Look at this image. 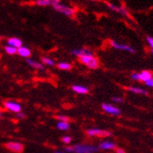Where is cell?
<instances>
[{
  "instance_id": "1",
  "label": "cell",
  "mask_w": 153,
  "mask_h": 153,
  "mask_svg": "<svg viewBox=\"0 0 153 153\" xmlns=\"http://www.w3.org/2000/svg\"><path fill=\"white\" fill-rule=\"evenodd\" d=\"M65 150L67 152H74V153H94L98 151V148L93 147L89 145H83V144H76L72 147L65 148Z\"/></svg>"
},
{
  "instance_id": "2",
  "label": "cell",
  "mask_w": 153,
  "mask_h": 153,
  "mask_svg": "<svg viewBox=\"0 0 153 153\" xmlns=\"http://www.w3.org/2000/svg\"><path fill=\"white\" fill-rule=\"evenodd\" d=\"M79 61L81 62L82 64L88 66L89 69H92V70H95V69H98L99 68V60L96 56H83L81 57H79Z\"/></svg>"
},
{
  "instance_id": "3",
  "label": "cell",
  "mask_w": 153,
  "mask_h": 153,
  "mask_svg": "<svg viewBox=\"0 0 153 153\" xmlns=\"http://www.w3.org/2000/svg\"><path fill=\"white\" fill-rule=\"evenodd\" d=\"M53 8H54L56 11L60 12V13H62V14H64L66 16H69V17H72L75 13V10L74 9L70 8V7H68V6L62 5L60 3L54 6Z\"/></svg>"
},
{
  "instance_id": "4",
  "label": "cell",
  "mask_w": 153,
  "mask_h": 153,
  "mask_svg": "<svg viewBox=\"0 0 153 153\" xmlns=\"http://www.w3.org/2000/svg\"><path fill=\"white\" fill-rule=\"evenodd\" d=\"M4 147L13 153H22L25 149L24 145L19 142H8L4 145Z\"/></svg>"
},
{
  "instance_id": "5",
  "label": "cell",
  "mask_w": 153,
  "mask_h": 153,
  "mask_svg": "<svg viewBox=\"0 0 153 153\" xmlns=\"http://www.w3.org/2000/svg\"><path fill=\"white\" fill-rule=\"evenodd\" d=\"M86 134L88 136H98V137H108L111 136L112 134L108 131L101 130V129H89L86 131Z\"/></svg>"
},
{
  "instance_id": "6",
  "label": "cell",
  "mask_w": 153,
  "mask_h": 153,
  "mask_svg": "<svg viewBox=\"0 0 153 153\" xmlns=\"http://www.w3.org/2000/svg\"><path fill=\"white\" fill-rule=\"evenodd\" d=\"M4 105L5 107L10 110V112H13V113H20L22 110V106L19 102H10V101H6L4 102Z\"/></svg>"
},
{
  "instance_id": "7",
  "label": "cell",
  "mask_w": 153,
  "mask_h": 153,
  "mask_svg": "<svg viewBox=\"0 0 153 153\" xmlns=\"http://www.w3.org/2000/svg\"><path fill=\"white\" fill-rule=\"evenodd\" d=\"M102 108L103 111H105L108 114H111L113 116H119L121 114V111L119 110V108L116 107V106L109 104V103H103L102 105Z\"/></svg>"
},
{
  "instance_id": "8",
  "label": "cell",
  "mask_w": 153,
  "mask_h": 153,
  "mask_svg": "<svg viewBox=\"0 0 153 153\" xmlns=\"http://www.w3.org/2000/svg\"><path fill=\"white\" fill-rule=\"evenodd\" d=\"M110 44L112 47H114L115 49H117V50H124V51H127V52H130V53H135V50L134 48H131V46L129 45H126V44H120V43H117V42L115 41H111L110 42Z\"/></svg>"
},
{
  "instance_id": "9",
  "label": "cell",
  "mask_w": 153,
  "mask_h": 153,
  "mask_svg": "<svg viewBox=\"0 0 153 153\" xmlns=\"http://www.w3.org/2000/svg\"><path fill=\"white\" fill-rule=\"evenodd\" d=\"M71 54L74 56H76L78 57H81L83 56H93L94 54L88 49H85V48H79V49H74L71 50Z\"/></svg>"
},
{
  "instance_id": "10",
  "label": "cell",
  "mask_w": 153,
  "mask_h": 153,
  "mask_svg": "<svg viewBox=\"0 0 153 153\" xmlns=\"http://www.w3.org/2000/svg\"><path fill=\"white\" fill-rule=\"evenodd\" d=\"M107 6H108V8L113 10V11H116L117 13H119V14H121V15H125V16H129V12L128 10H126L125 8H123V7H117L116 5H113L111 3H107Z\"/></svg>"
},
{
  "instance_id": "11",
  "label": "cell",
  "mask_w": 153,
  "mask_h": 153,
  "mask_svg": "<svg viewBox=\"0 0 153 153\" xmlns=\"http://www.w3.org/2000/svg\"><path fill=\"white\" fill-rule=\"evenodd\" d=\"M60 3V0H36L35 4L41 7H45V6H56Z\"/></svg>"
},
{
  "instance_id": "12",
  "label": "cell",
  "mask_w": 153,
  "mask_h": 153,
  "mask_svg": "<svg viewBox=\"0 0 153 153\" xmlns=\"http://www.w3.org/2000/svg\"><path fill=\"white\" fill-rule=\"evenodd\" d=\"M7 42H8V44L10 46H12V47H15L17 49H19L20 47H22L23 46L22 41L18 38H10V39H8V41Z\"/></svg>"
},
{
  "instance_id": "13",
  "label": "cell",
  "mask_w": 153,
  "mask_h": 153,
  "mask_svg": "<svg viewBox=\"0 0 153 153\" xmlns=\"http://www.w3.org/2000/svg\"><path fill=\"white\" fill-rule=\"evenodd\" d=\"M100 149H104V150H109V149H115L117 148V145L111 141H103L100 144Z\"/></svg>"
},
{
  "instance_id": "14",
  "label": "cell",
  "mask_w": 153,
  "mask_h": 153,
  "mask_svg": "<svg viewBox=\"0 0 153 153\" xmlns=\"http://www.w3.org/2000/svg\"><path fill=\"white\" fill-rule=\"evenodd\" d=\"M17 54L22 56V57H25V58H29L31 56V51L27 48V47H25V46H22L20 47L17 51Z\"/></svg>"
},
{
  "instance_id": "15",
  "label": "cell",
  "mask_w": 153,
  "mask_h": 153,
  "mask_svg": "<svg viewBox=\"0 0 153 153\" xmlns=\"http://www.w3.org/2000/svg\"><path fill=\"white\" fill-rule=\"evenodd\" d=\"M153 74L150 71H143L139 74V81H143L144 83L152 78Z\"/></svg>"
},
{
  "instance_id": "16",
  "label": "cell",
  "mask_w": 153,
  "mask_h": 153,
  "mask_svg": "<svg viewBox=\"0 0 153 153\" xmlns=\"http://www.w3.org/2000/svg\"><path fill=\"white\" fill-rule=\"evenodd\" d=\"M26 62H27V64H28L29 66H31L32 68H34V69H36V70H39V71L44 70V66H43L42 63L37 62V61H35V60H33V59L27 58V59H26Z\"/></svg>"
},
{
  "instance_id": "17",
  "label": "cell",
  "mask_w": 153,
  "mask_h": 153,
  "mask_svg": "<svg viewBox=\"0 0 153 153\" xmlns=\"http://www.w3.org/2000/svg\"><path fill=\"white\" fill-rule=\"evenodd\" d=\"M71 89L76 93H79V94H86V93L88 92V88H85V86H84V85H72Z\"/></svg>"
},
{
  "instance_id": "18",
  "label": "cell",
  "mask_w": 153,
  "mask_h": 153,
  "mask_svg": "<svg viewBox=\"0 0 153 153\" xmlns=\"http://www.w3.org/2000/svg\"><path fill=\"white\" fill-rule=\"evenodd\" d=\"M56 128L60 131H68V130H70V124H69V122L58 121L56 124Z\"/></svg>"
},
{
  "instance_id": "19",
  "label": "cell",
  "mask_w": 153,
  "mask_h": 153,
  "mask_svg": "<svg viewBox=\"0 0 153 153\" xmlns=\"http://www.w3.org/2000/svg\"><path fill=\"white\" fill-rule=\"evenodd\" d=\"M57 68L62 71H70L72 68V65L67 62H60L57 64Z\"/></svg>"
},
{
  "instance_id": "20",
  "label": "cell",
  "mask_w": 153,
  "mask_h": 153,
  "mask_svg": "<svg viewBox=\"0 0 153 153\" xmlns=\"http://www.w3.org/2000/svg\"><path fill=\"white\" fill-rule=\"evenodd\" d=\"M129 91H131L132 93H135V94H143V95H147L148 93L146 90L140 88H128Z\"/></svg>"
},
{
  "instance_id": "21",
  "label": "cell",
  "mask_w": 153,
  "mask_h": 153,
  "mask_svg": "<svg viewBox=\"0 0 153 153\" xmlns=\"http://www.w3.org/2000/svg\"><path fill=\"white\" fill-rule=\"evenodd\" d=\"M5 51H6L7 54H9V55H10V56H12V55L17 54L18 49L15 48V47H12V46L7 45V46H5Z\"/></svg>"
},
{
  "instance_id": "22",
  "label": "cell",
  "mask_w": 153,
  "mask_h": 153,
  "mask_svg": "<svg viewBox=\"0 0 153 153\" xmlns=\"http://www.w3.org/2000/svg\"><path fill=\"white\" fill-rule=\"evenodd\" d=\"M42 63H44L45 65H48V66H54L55 65V61L49 57H42Z\"/></svg>"
},
{
  "instance_id": "23",
  "label": "cell",
  "mask_w": 153,
  "mask_h": 153,
  "mask_svg": "<svg viewBox=\"0 0 153 153\" xmlns=\"http://www.w3.org/2000/svg\"><path fill=\"white\" fill-rule=\"evenodd\" d=\"M59 121H63V122H69L71 119L70 117H68L67 116H63V115H58L56 117Z\"/></svg>"
},
{
  "instance_id": "24",
  "label": "cell",
  "mask_w": 153,
  "mask_h": 153,
  "mask_svg": "<svg viewBox=\"0 0 153 153\" xmlns=\"http://www.w3.org/2000/svg\"><path fill=\"white\" fill-rule=\"evenodd\" d=\"M61 141L64 143V144H70L71 142V136H68V135H66V136H63L61 138Z\"/></svg>"
},
{
  "instance_id": "25",
  "label": "cell",
  "mask_w": 153,
  "mask_h": 153,
  "mask_svg": "<svg viewBox=\"0 0 153 153\" xmlns=\"http://www.w3.org/2000/svg\"><path fill=\"white\" fill-rule=\"evenodd\" d=\"M147 42H148L149 45L151 47V49H153V38L152 37H147Z\"/></svg>"
},
{
  "instance_id": "26",
  "label": "cell",
  "mask_w": 153,
  "mask_h": 153,
  "mask_svg": "<svg viewBox=\"0 0 153 153\" xmlns=\"http://www.w3.org/2000/svg\"><path fill=\"white\" fill-rule=\"evenodd\" d=\"M113 101H114L115 102L121 103V102H123V99L122 98H119V97H114V98H113Z\"/></svg>"
},
{
  "instance_id": "27",
  "label": "cell",
  "mask_w": 153,
  "mask_h": 153,
  "mask_svg": "<svg viewBox=\"0 0 153 153\" xmlns=\"http://www.w3.org/2000/svg\"><path fill=\"white\" fill-rule=\"evenodd\" d=\"M145 84L147 85L148 86H150V88H153V78H151V79L148 80V81H146V82H145Z\"/></svg>"
},
{
  "instance_id": "28",
  "label": "cell",
  "mask_w": 153,
  "mask_h": 153,
  "mask_svg": "<svg viewBox=\"0 0 153 153\" xmlns=\"http://www.w3.org/2000/svg\"><path fill=\"white\" fill-rule=\"evenodd\" d=\"M131 78L134 80H136V81H139V74H136V72H134V74H131Z\"/></svg>"
},
{
  "instance_id": "29",
  "label": "cell",
  "mask_w": 153,
  "mask_h": 153,
  "mask_svg": "<svg viewBox=\"0 0 153 153\" xmlns=\"http://www.w3.org/2000/svg\"><path fill=\"white\" fill-rule=\"evenodd\" d=\"M18 118H25V115L23 114V113H17V116H16Z\"/></svg>"
},
{
  "instance_id": "30",
  "label": "cell",
  "mask_w": 153,
  "mask_h": 153,
  "mask_svg": "<svg viewBox=\"0 0 153 153\" xmlns=\"http://www.w3.org/2000/svg\"><path fill=\"white\" fill-rule=\"evenodd\" d=\"M116 153H126V151L122 149H117Z\"/></svg>"
},
{
  "instance_id": "31",
  "label": "cell",
  "mask_w": 153,
  "mask_h": 153,
  "mask_svg": "<svg viewBox=\"0 0 153 153\" xmlns=\"http://www.w3.org/2000/svg\"><path fill=\"white\" fill-rule=\"evenodd\" d=\"M55 153H64V152H61V151H55Z\"/></svg>"
},
{
  "instance_id": "32",
  "label": "cell",
  "mask_w": 153,
  "mask_h": 153,
  "mask_svg": "<svg viewBox=\"0 0 153 153\" xmlns=\"http://www.w3.org/2000/svg\"><path fill=\"white\" fill-rule=\"evenodd\" d=\"M1 116H2V113H1V111H0V117H1Z\"/></svg>"
},
{
  "instance_id": "33",
  "label": "cell",
  "mask_w": 153,
  "mask_h": 153,
  "mask_svg": "<svg viewBox=\"0 0 153 153\" xmlns=\"http://www.w3.org/2000/svg\"><path fill=\"white\" fill-rule=\"evenodd\" d=\"M151 54L153 55V49H151Z\"/></svg>"
},
{
  "instance_id": "34",
  "label": "cell",
  "mask_w": 153,
  "mask_h": 153,
  "mask_svg": "<svg viewBox=\"0 0 153 153\" xmlns=\"http://www.w3.org/2000/svg\"><path fill=\"white\" fill-rule=\"evenodd\" d=\"M92 1H99V0H92Z\"/></svg>"
},
{
  "instance_id": "35",
  "label": "cell",
  "mask_w": 153,
  "mask_h": 153,
  "mask_svg": "<svg viewBox=\"0 0 153 153\" xmlns=\"http://www.w3.org/2000/svg\"><path fill=\"white\" fill-rule=\"evenodd\" d=\"M0 38H1V37H0Z\"/></svg>"
}]
</instances>
